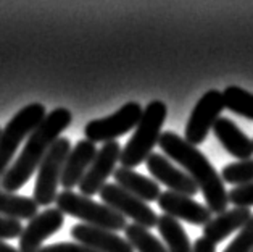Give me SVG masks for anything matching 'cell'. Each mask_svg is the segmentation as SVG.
Segmentation results:
<instances>
[{"instance_id": "1", "label": "cell", "mask_w": 253, "mask_h": 252, "mask_svg": "<svg viewBox=\"0 0 253 252\" xmlns=\"http://www.w3.org/2000/svg\"><path fill=\"white\" fill-rule=\"evenodd\" d=\"M158 146L162 147L166 157L181 165L186 173L192 178L205 198L210 212L219 215L227 210L229 193L226 191L223 178L195 146L189 144L186 139L172 131L162 133Z\"/></svg>"}, {"instance_id": "28", "label": "cell", "mask_w": 253, "mask_h": 252, "mask_svg": "<svg viewBox=\"0 0 253 252\" xmlns=\"http://www.w3.org/2000/svg\"><path fill=\"white\" fill-rule=\"evenodd\" d=\"M192 252H216V246L205 238H197L192 246Z\"/></svg>"}, {"instance_id": "17", "label": "cell", "mask_w": 253, "mask_h": 252, "mask_svg": "<svg viewBox=\"0 0 253 252\" xmlns=\"http://www.w3.org/2000/svg\"><path fill=\"white\" fill-rule=\"evenodd\" d=\"M252 217L253 213L250 208H242V207L229 208V210L216 215L214 218H211L203 226V238L216 246L218 243L224 241L234 231L242 230L250 222Z\"/></svg>"}, {"instance_id": "2", "label": "cell", "mask_w": 253, "mask_h": 252, "mask_svg": "<svg viewBox=\"0 0 253 252\" xmlns=\"http://www.w3.org/2000/svg\"><path fill=\"white\" fill-rule=\"evenodd\" d=\"M71 121L73 113L65 107L53 108L47 113L41 125L29 134L21 153L0 180L2 191L15 193L31 180V176L45 158L47 152L61 138L60 134L71 125Z\"/></svg>"}, {"instance_id": "23", "label": "cell", "mask_w": 253, "mask_h": 252, "mask_svg": "<svg viewBox=\"0 0 253 252\" xmlns=\"http://www.w3.org/2000/svg\"><path fill=\"white\" fill-rule=\"evenodd\" d=\"M221 178L224 183L232 184L234 188L240 186V184L253 183V158L226 165L221 171Z\"/></svg>"}, {"instance_id": "25", "label": "cell", "mask_w": 253, "mask_h": 252, "mask_svg": "<svg viewBox=\"0 0 253 252\" xmlns=\"http://www.w3.org/2000/svg\"><path fill=\"white\" fill-rule=\"evenodd\" d=\"M229 204L242 208L253 207V183L232 188L229 191Z\"/></svg>"}, {"instance_id": "22", "label": "cell", "mask_w": 253, "mask_h": 252, "mask_svg": "<svg viewBox=\"0 0 253 252\" xmlns=\"http://www.w3.org/2000/svg\"><path fill=\"white\" fill-rule=\"evenodd\" d=\"M224 108L253 121V94L239 86H227L223 91Z\"/></svg>"}, {"instance_id": "29", "label": "cell", "mask_w": 253, "mask_h": 252, "mask_svg": "<svg viewBox=\"0 0 253 252\" xmlns=\"http://www.w3.org/2000/svg\"><path fill=\"white\" fill-rule=\"evenodd\" d=\"M0 252H20V251H18V248H15V246H11L5 241H0Z\"/></svg>"}, {"instance_id": "20", "label": "cell", "mask_w": 253, "mask_h": 252, "mask_svg": "<svg viewBox=\"0 0 253 252\" xmlns=\"http://www.w3.org/2000/svg\"><path fill=\"white\" fill-rule=\"evenodd\" d=\"M157 228L163 238L168 252H192V244H190L187 233L184 231L179 220L162 213L158 217Z\"/></svg>"}, {"instance_id": "3", "label": "cell", "mask_w": 253, "mask_h": 252, "mask_svg": "<svg viewBox=\"0 0 253 252\" xmlns=\"http://www.w3.org/2000/svg\"><path fill=\"white\" fill-rule=\"evenodd\" d=\"M168 116V108L162 101H152L144 108L139 125L135 126L132 138L121 149L120 162L125 168H135L144 163L153 153V147L158 144L163 125Z\"/></svg>"}, {"instance_id": "21", "label": "cell", "mask_w": 253, "mask_h": 252, "mask_svg": "<svg viewBox=\"0 0 253 252\" xmlns=\"http://www.w3.org/2000/svg\"><path fill=\"white\" fill-rule=\"evenodd\" d=\"M125 238L137 252H168L166 246L157 236H153L150 230L140 225H127L125 230Z\"/></svg>"}, {"instance_id": "4", "label": "cell", "mask_w": 253, "mask_h": 252, "mask_svg": "<svg viewBox=\"0 0 253 252\" xmlns=\"http://www.w3.org/2000/svg\"><path fill=\"white\" fill-rule=\"evenodd\" d=\"M55 202H57V208L63 212V215H71V217L83 220L85 225L95 226V228L121 231L126 230L127 226L126 218L115 212L113 208L75 191H61Z\"/></svg>"}, {"instance_id": "6", "label": "cell", "mask_w": 253, "mask_h": 252, "mask_svg": "<svg viewBox=\"0 0 253 252\" xmlns=\"http://www.w3.org/2000/svg\"><path fill=\"white\" fill-rule=\"evenodd\" d=\"M71 151V143L68 138H60L38 168V178L34 186V201L39 207H47L57 201L61 173L68 153Z\"/></svg>"}, {"instance_id": "30", "label": "cell", "mask_w": 253, "mask_h": 252, "mask_svg": "<svg viewBox=\"0 0 253 252\" xmlns=\"http://www.w3.org/2000/svg\"><path fill=\"white\" fill-rule=\"evenodd\" d=\"M0 134H2V130H0Z\"/></svg>"}, {"instance_id": "14", "label": "cell", "mask_w": 253, "mask_h": 252, "mask_svg": "<svg viewBox=\"0 0 253 252\" xmlns=\"http://www.w3.org/2000/svg\"><path fill=\"white\" fill-rule=\"evenodd\" d=\"M71 236L79 244L97 252H134L132 246L115 231L95 228V226L79 223L71 228Z\"/></svg>"}, {"instance_id": "27", "label": "cell", "mask_w": 253, "mask_h": 252, "mask_svg": "<svg viewBox=\"0 0 253 252\" xmlns=\"http://www.w3.org/2000/svg\"><path fill=\"white\" fill-rule=\"evenodd\" d=\"M39 252H97V251H92L79 243H57V244L45 246Z\"/></svg>"}, {"instance_id": "12", "label": "cell", "mask_w": 253, "mask_h": 252, "mask_svg": "<svg viewBox=\"0 0 253 252\" xmlns=\"http://www.w3.org/2000/svg\"><path fill=\"white\" fill-rule=\"evenodd\" d=\"M157 202L165 215H169V217L176 220H184V222L190 225L205 226L211 220L210 208L199 204V202L189 198V196L165 191L162 193Z\"/></svg>"}, {"instance_id": "5", "label": "cell", "mask_w": 253, "mask_h": 252, "mask_svg": "<svg viewBox=\"0 0 253 252\" xmlns=\"http://www.w3.org/2000/svg\"><path fill=\"white\" fill-rule=\"evenodd\" d=\"M45 116L47 108L42 103L34 102L21 108L7 123V126L0 134V180L11 167V160H13L18 146L26 138H29V134L41 125Z\"/></svg>"}, {"instance_id": "16", "label": "cell", "mask_w": 253, "mask_h": 252, "mask_svg": "<svg viewBox=\"0 0 253 252\" xmlns=\"http://www.w3.org/2000/svg\"><path fill=\"white\" fill-rule=\"evenodd\" d=\"M213 133L219 144L239 162L250 160L253 157V141L231 118L219 116L213 126Z\"/></svg>"}, {"instance_id": "18", "label": "cell", "mask_w": 253, "mask_h": 252, "mask_svg": "<svg viewBox=\"0 0 253 252\" xmlns=\"http://www.w3.org/2000/svg\"><path fill=\"white\" fill-rule=\"evenodd\" d=\"M113 178H115V184H118L125 191L135 196V198L144 202L158 201V198L162 196V188H160V184L157 181H153L150 178L140 175L131 168H125V167L116 168Z\"/></svg>"}, {"instance_id": "11", "label": "cell", "mask_w": 253, "mask_h": 252, "mask_svg": "<svg viewBox=\"0 0 253 252\" xmlns=\"http://www.w3.org/2000/svg\"><path fill=\"white\" fill-rule=\"evenodd\" d=\"M65 225V215L58 208H45L39 212L29 223L24 226L20 236L18 251L20 252H39L42 243L55 235Z\"/></svg>"}, {"instance_id": "8", "label": "cell", "mask_w": 253, "mask_h": 252, "mask_svg": "<svg viewBox=\"0 0 253 252\" xmlns=\"http://www.w3.org/2000/svg\"><path fill=\"white\" fill-rule=\"evenodd\" d=\"M223 110V92H219L218 89L205 92L200 97V101L195 103L192 113L189 116L184 139L195 147L200 146L207 139L208 133L213 130L214 123L218 121Z\"/></svg>"}, {"instance_id": "7", "label": "cell", "mask_w": 253, "mask_h": 252, "mask_svg": "<svg viewBox=\"0 0 253 252\" xmlns=\"http://www.w3.org/2000/svg\"><path fill=\"white\" fill-rule=\"evenodd\" d=\"M144 108L139 102H127L107 118L92 120L84 128L85 139L90 143H112L139 125Z\"/></svg>"}, {"instance_id": "9", "label": "cell", "mask_w": 253, "mask_h": 252, "mask_svg": "<svg viewBox=\"0 0 253 252\" xmlns=\"http://www.w3.org/2000/svg\"><path fill=\"white\" fill-rule=\"evenodd\" d=\"M100 199L105 205L113 208L125 218H132L135 225L147 230H152L158 223V215L150 205H147V202L129 194L118 184H105L100 191Z\"/></svg>"}, {"instance_id": "13", "label": "cell", "mask_w": 253, "mask_h": 252, "mask_svg": "<svg viewBox=\"0 0 253 252\" xmlns=\"http://www.w3.org/2000/svg\"><path fill=\"white\" fill-rule=\"evenodd\" d=\"M147 163V170L150 171V175L155 178L157 181L163 183L168 191L177 193V194H184L192 198L197 193H199V188L194 183V180L190 178L187 173L177 170L174 165L171 163L162 153L153 152L150 153V157L145 160Z\"/></svg>"}, {"instance_id": "19", "label": "cell", "mask_w": 253, "mask_h": 252, "mask_svg": "<svg viewBox=\"0 0 253 252\" xmlns=\"http://www.w3.org/2000/svg\"><path fill=\"white\" fill-rule=\"evenodd\" d=\"M39 213V205L34 198L18 196L0 189V215L15 220H33Z\"/></svg>"}, {"instance_id": "10", "label": "cell", "mask_w": 253, "mask_h": 252, "mask_svg": "<svg viewBox=\"0 0 253 252\" xmlns=\"http://www.w3.org/2000/svg\"><path fill=\"white\" fill-rule=\"evenodd\" d=\"M121 149L123 147L118 141H112V143H105L97 151L94 162L90 163L87 173L79 183V191L83 196L92 198L95 194H100L102 188L107 184L108 176L115 173L116 162H120L121 157Z\"/></svg>"}, {"instance_id": "15", "label": "cell", "mask_w": 253, "mask_h": 252, "mask_svg": "<svg viewBox=\"0 0 253 252\" xmlns=\"http://www.w3.org/2000/svg\"><path fill=\"white\" fill-rule=\"evenodd\" d=\"M97 155V144L90 143L87 139L78 141L75 147H71L66 157L63 173H61L60 184L65 191H73V188L79 186L84 175L87 173L90 163L94 162Z\"/></svg>"}, {"instance_id": "24", "label": "cell", "mask_w": 253, "mask_h": 252, "mask_svg": "<svg viewBox=\"0 0 253 252\" xmlns=\"http://www.w3.org/2000/svg\"><path fill=\"white\" fill-rule=\"evenodd\" d=\"M223 252H253V217Z\"/></svg>"}, {"instance_id": "26", "label": "cell", "mask_w": 253, "mask_h": 252, "mask_svg": "<svg viewBox=\"0 0 253 252\" xmlns=\"http://www.w3.org/2000/svg\"><path fill=\"white\" fill-rule=\"evenodd\" d=\"M23 225L20 220L2 217L0 215V241H8V239H20L23 233Z\"/></svg>"}]
</instances>
